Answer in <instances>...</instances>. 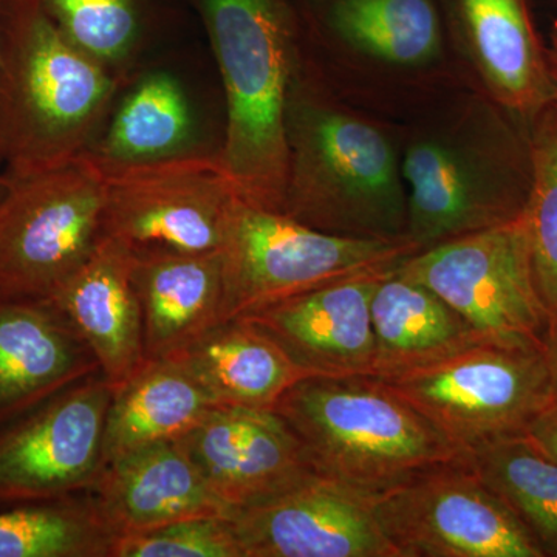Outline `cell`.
I'll return each mask as SVG.
<instances>
[{
    "mask_svg": "<svg viewBox=\"0 0 557 557\" xmlns=\"http://www.w3.org/2000/svg\"><path fill=\"white\" fill-rule=\"evenodd\" d=\"M120 78L70 40L39 0H3L0 131L5 175L54 170L89 152Z\"/></svg>",
    "mask_w": 557,
    "mask_h": 557,
    "instance_id": "cell-1",
    "label": "cell"
},
{
    "mask_svg": "<svg viewBox=\"0 0 557 557\" xmlns=\"http://www.w3.org/2000/svg\"><path fill=\"white\" fill-rule=\"evenodd\" d=\"M222 78L225 137L218 159L237 197L282 212L288 177L287 106L296 75L289 0H188Z\"/></svg>",
    "mask_w": 557,
    "mask_h": 557,
    "instance_id": "cell-2",
    "label": "cell"
},
{
    "mask_svg": "<svg viewBox=\"0 0 557 557\" xmlns=\"http://www.w3.org/2000/svg\"><path fill=\"white\" fill-rule=\"evenodd\" d=\"M406 239L423 251L522 215L531 185L530 134L485 95L418 132L401 153Z\"/></svg>",
    "mask_w": 557,
    "mask_h": 557,
    "instance_id": "cell-3",
    "label": "cell"
},
{
    "mask_svg": "<svg viewBox=\"0 0 557 557\" xmlns=\"http://www.w3.org/2000/svg\"><path fill=\"white\" fill-rule=\"evenodd\" d=\"M287 145L282 214L335 236L406 239L401 156L372 121L322 100L296 75Z\"/></svg>",
    "mask_w": 557,
    "mask_h": 557,
    "instance_id": "cell-4",
    "label": "cell"
},
{
    "mask_svg": "<svg viewBox=\"0 0 557 557\" xmlns=\"http://www.w3.org/2000/svg\"><path fill=\"white\" fill-rule=\"evenodd\" d=\"M314 472L380 496L468 456L375 375L311 376L277 403Z\"/></svg>",
    "mask_w": 557,
    "mask_h": 557,
    "instance_id": "cell-5",
    "label": "cell"
},
{
    "mask_svg": "<svg viewBox=\"0 0 557 557\" xmlns=\"http://www.w3.org/2000/svg\"><path fill=\"white\" fill-rule=\"evenodd\" d=\"M418 252L408 239H358L310 228L236 199L219 249L223 322L333 282L398 265Z\"/></svg>",
    "mask_w": 557,
    "mask_h": 557,
    "instance_id": "cell-6",
    "label": "cell"
},
{
    "mask_svg": "<svg viewBox=\"0 0 557 557\" xmlns=\"http://www.w3.org/2000/svg\"><path fill=\"white\" fill-rule=\"evenodd\" d=\"M463 453L527 435L553 408L542 344L490 338L384 380Z\"/></svg>",
    "mask_w": 557,
    "mask_h": 557,
    "instance_id": "cell-7",
    "label": "cell"
},
{
    "mask_svg": "<svg viewBox=\"0 0 557 557\" xmlns=\"http://www.w3.org/2000/svg\"><path fill=\"white\" fill-rule=\"evenodd\" d=\"M10 182L0 200V299H47L104 237L106 174L86 153Z\"/></svg>",
    "mask_w": 557,
    "mask_h": 557,
    "instance_id": "cell-8",
    "label": "cell"
},
{
    "mask_svg": "<svg viewBox=\"0 0 557 557\" xmlns=\"http://www.w3.org/2000/svg\"><path fill=\"white\" fill-rule=\"evenodd\" d=\"M104 236L135 260L219 252L234 200L218 152L102 170Z\"/></svg>",
    "mask_w": 557,
    "mask_h": 557,
    "instance_id": "cell-9",
    "label": "cell"
},
{
    "mask_svg": "<svg viewBox=\"0 0 557 557\" xmlns=\"http://www.w3.org/2000/svg\"><path fill=\"white\" fill-rule=\"evenodd\" d=\"M398 274L424 285L490 338L542 344L549 311L539 293L522 215L413 252Z\"/></svg>",
    "mask_w": 557,
    "mask_h": 557,
    "instance_id": "cell-10",
    "label": "cell"
},
{
    "mask_svg": "<svg viewBox=\"0 0 557 557\" xmlns=\"http://www.w3.org/2000/svg\"><path fill=\"white\" fill-rule=\"evenodd\" d=\"M375 512L398 557H544L468 456L375 496Z\"/></svg>",
    "mask_w": 557,
    "mask_h": 557,
    "instance_id": "cell-11",
    "label": "cell"
},
{
    "mask_svg": "<svg viewBox=\"0 0 557 557\" xmlns=\"http://www.w3.org/2000/svg\"><path fill=\"white\" fill-rule=\"evenodd\" d=\"M244 557H398L375 496L313 474L231 516Z\"/></svg>",
    "mask_w": 557,
    "mask_h": 557,
    "instance_id": "cell-12",
    "label": "cell"
},
{
    "mask_svg": "<svg viewBox=\"0 0 557 557\" xmlns=\"http://www.w3.org/2000/svg\"><path fill=\"white\" fill-rule=\"evenodd\" d=\"M110 399L108 381L91 380L0 435V498L49 500L94 486Z\"/></svg>",
    "mask_w": 557,
    "mask_h": 557,
    "instance_id": "cell-13",
    "label": "cell"
},
{
    "mask_svg": "<svg viewBox=\"0 0 557 557\" xmlns=\"http://www.w3.org/2000/svg\"><path fill=\"white\" fill-rule=\"evenodd\" d=\"M180 442L233 515L317 474L302 443L274 410L215 406Z\"/></svg>",
    "mask_w": 557,
    "mask_h": 557,
    "instance_id": "cell-14",
    "label": "cell"
},
{
    "mask_svg": "<svg viewBox=\"0 0 557 557\" xmlns=\"http://www.w3.org/2000/svg\"><path fill=\"white\" fill-rule=\"evenodd\" d=\"M398 265L309 289L242 319L313 376L375 375L372 298Z\"/></svg>",
    "mask_w": 557,
    "mask_h": 557,
    "instance_id": "cell-15",
    "label": "cell"
},
{
    "mask_svg": "<svg viewBox=\"0 0 557 557\" xmlns=\"http://www.w3.org/2000/svg\"><path fill=\"white\" fill-rule=\"evenodd\" d=\"M450 16L487 100L527 126L556 104L555 73L530 0H450Z\"/></svg>",
    "mask_w": 557,
    "mask_h": 557,
    "instance_id": "cell-16",
    "label": "cell"
},
{
    "mask_svg": "<svg viewBox=\"0 0 557 557\" xmlns=\"http://www.w3.org/2000/svg\"><path fill=\"white\" fill-rule=\"evenodd\" d=\"M134 267L131 252L104 236L89 259L42 299L86 343L112 392L148 361Z\"/></svg>",
    "mask_w": 557,
    "mask_h": 557,
    "instance_id": "cell-17",
    "label": "cell"
},
{
    "mask_svg": "<svg viewBox=\"0 0 557 557\" xmlns=\"http://www.w3.org/2000/svg\"><path fill=\"white\" fill-rule=\"evenodd\" d=\"M94 507L116 536L233 511L209 487L180 440L110 461L95 480Z\"/></svg>",
    "mask_w": 557,
    "mask_h": 557,
    "instance_id": "cell-18",
    "label": "cell"
},
{
    "mask_svg": "<svg viewBox=\"0 0 557 557\" xmlns=\"http://www.w3.org/2000/svg\"><path fill=\"white\" fill-rule=\"evenodd\" d=\"M97 369L86 343L49 304L0 299V420Z\"/></svg>",
    "mask_w": 557,
    "mask_h": 557,
    "instance_id": "cell-19",
    "label": "cell"
},
{
    "mask_svg": "<svg viewBox=\"0 0 557 557\" xmlns=\"http://www.w3.org/2000/svg\"><path fill=\"white\" fill-rule=\"evenodd\" d=\"M397 269L381 278L372 298L375 376L398 379L490 339L432 289Z\"/></svg>",
    "mask_w": 557,
    "mask_h": 557,
    "instance_id": "cell-20",
    "label": "cell"
},
{
    "mask_svg": "<svg viewBox=\"0 0 557 557\" xmlns=\"http://www.w3.org/2000/svg\"><path fill=\"white\" fill-rule=\"evenodd\" d=\"M146 359L174 358L223 322L219 252L135 260Z\"/></svg>",
    "mask_w": 557,
    "mask_h": 557,
    "instance_id": "cell-21",
    "label": "cell"
},
{
    "mask_svg": "<svg viewBox=\"0 0 557 557\" xmlns=\"http://www.w3.org/2000/svg\"><path fill=\"white\" fill-rule=\"evenodd\" d=\"M219 406L178 358L148 359L112 392L102 468L132 450L188 435Z\"/></svg>",
    "mask_w": 557,
    "mask_h": 557,
    "instance_id": "cell-22",
    "label": "cell"
},
{
    "mask_svg": "<svg viewBox=\"0 0 557 557\" xmlns=\"http://www.w3.org/2000/svg\"><path fill=\"white\" fill-rule=\"evenodd\" d=\"M219 406L274 410L311 373L245 319L220 322L177 355Z\"/></svg>",
    "mask_w": 557,
    "mask_h": 557,
    "instance_id": "cell-23",
    "label": "cell"
},
{
    "mask_svg": "<svg viewBox=\"0 0 557 557\" xmlns=\"http://www.w3.org/2000/svg\"><path fill=\"white\" fill-rule=\"evenodd\" d=\"M196 116L170 72L145 73L113 106L87 156L102 170L137 166L197 153Z\"/></svg>",
    "mask_w": 557,
    "mask_h": 557,
    "instance_id": "cell-24",
    "label": "cell"
},
{
    "mask_svg": "<svg viewBox=\"0 0 557 557\" xmlns=\"http://www.w3.org/2000/svg\"><path fill=\"white\" fill-rule=\"evenodd\" d=\"M325 22L348 49L391 67L420 69L442 57L434 0H332Z\"/></svg>",
    "mask_w": 557,
    "mask_h": 557,
    "instance_id": "cell-25",
    "label": "cell"
},
{
    "mask_svg": "<svg viewBox=\"0 0 557 557\" xmlns=\"http://www.w3.org/2000/svg\"><path fill=\"white\" fill-rule=\"evenodd\" d=\"M480 480L522 523L544 557H557V461L527 435L468 453Z\"/></svg>",
    "mask_w": 557,
    "mask_h": 557,
    "instance_id": "cell-26",
    "label": "cell"
},
{
    "mask_svg": "<svg viewBox=\"0 0 557 557\" xmlns=\"http://www.w3.org/2000/svg\"><path fill=\"white\" fill-rule=\"evenodd\" d=\"M115 537L94 504L0 512V557L110 556Z\"/></svg>",
    "mask_w": 557,
    "mask_h": 557,
    "instance_id": "cell-27",
    "label": "cell"
},
{
    "mask_svg": "<svg viewBox=\"0 0 557 557\" xmlns=\"http://www.w3.org/2000/svg\"><path fill=\"white\" fill-rule=\"evenodd\" d=\"M70 40L121 76L137 58L153 0H39Z\"/></svg>",
    "mask_w": 557,
    "mask_h": 557,
    "instance_id": "cell-28",
    "label": "cell"
},
{
    "mask_svg": "<svg viewBox=\"0 0 557 557\" xmlns=\"http://www.w3.org/2000/svg\"><path fill=\"white\" fill-rule=\"evenodd\" d=\"M531 185L522 220L542 300L557 313V108L531 121Z\"/></svg>",
    "mask_w": 557,
    "mask_h": 557,
    "instance_id": "cell-29",
    "label": "cell"
},
{
    "mask_svg": "<svg viewBox=\"0 0 557 557\" xmlns=\"http://www.w3.org/2000/svg\"><path fill=\"white\" fill-rule=\"evenodd\" d=\"M110 556L244 557V552L231 518L203 516L116 536Z\"/></svg>",
    "mask_w": 557,
    "mask_h": 557,
    "instance_id": "cell-30",
    "label": "cell"
},
{
    "mask_svg": "<svg viewBox=\"0 0 557 557\" xmlns=\"http://www.w3.org/2000/svg\"><path fill=\"white\" fill-rule=\"evenodd\" d=\"M527 437L557 461V410L542 413L528 429Z\"/></svg>",
    "mask_w": 557,
    "mask_h": 557,
    "instance_id": "cell-31",
    "label": "cell"
},
{
    "mask_svg": "<svg viewBox=\"0 0 557 557\" xmlns=\"http://www.w3.org/2000/svg\"><path fill=\"white\" fill-rule=\"evenodd\" d=\"M542 350L547 361L553 409L557 410V313L549 314L547 332L542 338Z\"/></svg>",
    "mask_w": 557,
    "mask_h": 557,
    "instance_id": "cell-32",
    "label": "cell"
},
{
    "mask_svg": "<svg viewBox=\"0 0 557 557\" xmlns=\"http://www.w3.org/2000/svg\"><path fill=\"white\" fill-rule=\"evenodd\" d=\"M549 61H552L553 73H555L556 84H557V22L555 27H553L552 36H549V46H548ZM557 108V101H556Z\"/></svg>",
    "mask_w": 557,
    "mask_h": 557,
    "instance_id": "cell-33",
    "label": "cell"
},
{
    "mask_svg": "<svg viewBox=\"0 0 557 557\" xmlns=\"http://www.w3.org/2000/svg\"><path fill=\"white\" fill-rule=\"evenodd\" d=\"M10 177L5 174H0V200L5 197V194L9 193L10 189Z\"/></svg>",
    "mask_w": 557,
    "mask_h": 557,
    "instance_id": "cell-34",
    "label": "cell"
},
{
    "mask_svg": "<svg viewBox=\"0 0 557 557\" xmlns=\"http://www.w3.org/2000/svg\"><path fill=\"white\" fill-rule=\"evenodd\" d=\"M2 7L3 0H0V20H2ZM3 164H5V160H3L2 131H0V168H3Z\"/></svg>",
    "mask_w": 557,
    "mask_h": 557,
    "instance_id": "cell-35",
    "label": "cell"
}]
</instances>
